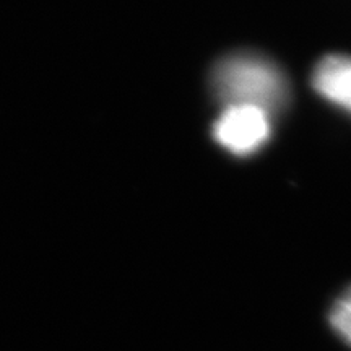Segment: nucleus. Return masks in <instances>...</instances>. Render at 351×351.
Returning <instances> with one entry per match:
<instances>
[{
  "mask_svg": "<svg viewBox=\"0 0 351 351\" xmlns=\"http://www.w3.org/2000/svg\"><path fill=\"white\" fill-rule=\"evenodd\" d=\"M213 90L225 106H254L274 114L288 99L283 72L257 54L228 56L213 70Z\"/></svg>",
  "mask_w": 351,
  "mask_h": 351,
  "instance_id": "f257e3e1",
  "label": "nucleus"
},
{
  "mask_svg": "<svg viewBox=\"0 0 351 351\" xmlns=\"http://www.w3.org/2000/svg\"><path fill=\"white\" fill-rule=\"evenodd\" d=\"M270 114L254 106H225L213 137L232 155H252L270 138Z\"/></svg>",
  "mask_w": 351,
  "mask_h": 351,
  "instance_id": "f03ea898",
  "label": "nucleus"
},
{
  "mask_svg": "<svg viewBox=\"0 0 351 351\" xmlns=\"http://www.w3.org/2000/svg\"><path fill=\"white\" fill-rule=\"evenodd\" d=\"M313 85L320 96L351 112V57H324L314 69Z\"/></svg>",
  "mask_w": 351,
  "mask_h": 351,
  "instance_id": "7ed1b4c3",
  "label": "nucleus"
},
{
  "mask_svg": "<svg viewBox=\"0 0 351 351\" xmlns=\"http://www.w3.org/2000/svg\"><path fill=\"white\" fill-rule=\"evenodd\" d=\"M330 324L335 332L351 345V288L335 302L330 311Z\"/></svg>",
  "mask_w": 351,
  "mask_h": 351,
  "instance_id": "20e7f679",
  "label": "nucleus"
}]
</instances>
